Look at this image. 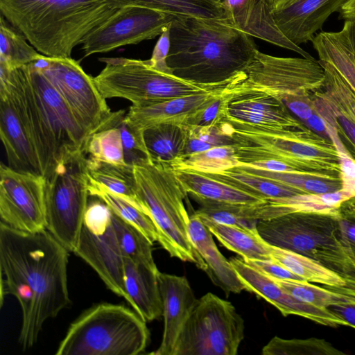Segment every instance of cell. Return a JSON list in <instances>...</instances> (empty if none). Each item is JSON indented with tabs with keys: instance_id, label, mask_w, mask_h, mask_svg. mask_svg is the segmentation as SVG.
<instances>
[{
	"instance_id": "22",
	"label": "cell",
	"mask_w": 355,
	"mask_h": 355,
	"mask_svg": "<svg viewBox=\"0 0 355 355\" xmlns=\"http://www.w3.org/2000/svg\"><path fill=\"white\" fill-rule=\"evenodd\" d=\"M225 89L176 97L146 106L132 105L124 120L131 128L141 133L147 128L158 124L186 125L197 111L222 94Z\"/></svg>"
},
{
	"instance_id": "50",
	"label": "cell",
	"mask_w": 355,
	"mask_h": 355,
	"mask_svg": "<svg viewBox=\"0 0 355 355\" xmlns=\"http://www.w3.org/2000/svg\"><path fill=\"white\" fill-rule=\"evenodd\" d=\"M170 24L159 35L153 49L152 56L148 61L155 68L164 72L172 73L166 61L170 49Z\"/></svg>"
},
{
	"instance_id": "46",
	"label": "cell",
	"mask_w": 355,
	"mask_h": 355,
	"mask_svg": "<svg viewBox=\"0 0 355 355\" xmlns=\"http://www.w3.org/2000/svg\"><path fill=\"white\" fill-rule=\"evenodd\" d=\"M228 101L229 96L224 90L222 94L197 111L189 119L186 126L207 127L222 122L227 113Z\"/></svg>"
},
{
	"instance_id": "40",
	"label": "cell",
	"mask_w": 355,
	"mask_h": 355,
	"mask_svg": "<svg viewBox=\"0 0 355 355\" xmlns=\"http://www.w3.org/2000/svg\"><path fill=\"white\" fill-rule=\"evenodd\" d=\"M119 110L111 125L91 135L85 153L89 157L116 164H125L121 131L116 124Z\"/></svg>"
},
{
	"instance_id": "26",
	"label": "cell",
	"mask_w": 355,
	"mask_h": 355,
	"mask_svg": "<svg viewBox=\"0 0 355 355\" xmlns=\"http://www.w3.org/2000/svg\"><path fill=\"white\" fill-rule=\"evenodd\" d=\"M124 284L128 303L146 322L162 316L157 275L146 266L124 257Z\"/></svg>"
},
{
	"instance_id": "4",
	"label": "cell",
	"mask_w": 355,
	"mask_h": 355,
	"mask_svg": "<svg viewBox=\"0 0 355 355\" xmlns=\"http://www.w3.org/2000/svg\"><path fill=\"white\" fill-rule=\"evenodd\" d=\"M116 10L108 0H0L5 19L51 58H71L87 33Z\"/></svg>"
},
{
	"instance_id": "19",
	"label": "cell",
	"mask_w": 355,
	"mask_h": 355,
	"mask_svg": "<svg viewBox=\"0 0 355 355\" xmlns=\"http://www.w3.org/2000/svg\"><path fill=\"white\" fill-rule=\"evenodd\" d=\"M157 279L162 303L164 330L160 345L150 354L173 355L180 334L197 299L186 277L159 271Z\"/></svg>"
},
{
	"instance_id": "31",
	"label": "cell",
	"mask_w": 355,
	"mask_h": 355,
	"mask_svg": "<svg viewBox=\"0 0 355 355\" xmlns=\"http://www.w3.org/2000/svg\"><path fill=\"white\" fill-rule=\"evenodd\" d=\"M205 174L262 199L286 198L304 193L272 179L248 173L238 166L215 173Z\"/></svg>"
},
{
	"instance_id": "34",
	"label": "cell",
	"mask_w": 355,
	"mask_h": 355,
	"mask_svg": "<svg viewBox=\"0 0 355 355\" xmlns=\"http://www.w3.org/2000/svg\"><path fill=\"white\" fill-rule=\"evenodd\" d=\"M269 248L271 259L304 281L330 286L347 285L339 275L308 257L270 245Z\"/></svg>"
},
{
	"instance_id": "47",
	"label": "cell",
	"mask_w": 355,
	"mask_h": 355,
	"mask_svg": "<svg viewBox=\"0 0 355 355\" xmlns=\"http://www.w3.org/2000/svg\"><path fill=\"white\" fill-rule=\"evenodd\" d=\"M327 127L329 137L336 144L340 156L343 189L355 197V159L348 153L336 130L329 125Z\"/></svg>"
},
{
	"instance_id": "15",
	"label": "cell",
	"mask_w": 355,
	"mask_h": 355,
	"mask_svg": "<svg viewBox=\"0 0 355 355\" xmlns=\"http://www.w3.org/2000/svg\"><path fill=\"white\" fill-rule=\"evenodd\" d=\"M175 17L139 6L120 7L84 37L81 44L84 57L153 39L160 35Z\"/></svg>"
},
{
	"instance_id": "36",
	"label": "cell",
	"mask_w": 355,
	"mask_h": 355,
	"mask_svg": "<svg viewBox=\"0 0 355 355\" xmlns=\"http://www.w3.org/2000/svg\"><path fill=\"white\" fill-rule=\"evenodd\" d=\"M239 164L234 146H220L205 151L184 155L170 166L174 170L215 173Z\"/></svg>"
},
{
	"instance_id": "30",
	"label": "cell",
	"mask_w": 355,
	"mask_h": 355,
	"mask_svg": "<svg viewBox=\"0 0 355 355\" xmlns=\"http://www.w3.org/2000/svg\"><path fill=\"white\" fill-rule=\"evenodd\" d=\"M149 158L171 165L184 155L189 129L177 123H162L147 128L143 132Z\"/></svg>"
},
{
	"instance_id": "8",
	"label": "cell",
	"mask_w": 355,
	"mask_h": 355,
	"mask_svg": "<svg viewBox=\"0 0 355 355\" xmlns=\"http://www.w3.org/2000/svg\"><path fill=\"white\" fill-rule=\"evenodd\" d=\"M99 60L105 65L94 80L103 97L124 98L138 107L223 89L230 83L205 85L190 82L155 68L148 60L102 58Z\"/></svg>"
},
{
	"instance_id": "9",
	"label": "cell",
	"mask_w": 355,
	"mask_h": 355,
	"mask_svg": "<svg viewBox=\"0 0 355 355\" xmlns=\"http://www.w3.org/2000/svg\"><path fill=\"white\" fill-rule=\"evenodd\" d=\"M227 123L239 164L277 160L297 166L308 174L341 178L340 156L331 139H297L234 127Z\"/></svg>"
},
{
	"instance_id": "6",
	"label": "cell",
	"mask_w": 355,
	"mask_h": 355,
	"mask_svg": "<svg viewBox=\"0 0 355 355\" xmlns=\"http://www.w3.org/2000/svg\"><path fill=\"white\" fill-rule=\"evenodd\" d=\"M257 230L269 245L308 257L355 286V266L340 242L339 212L289 213L259 220Z\"/></svg>"
},
{
	"instance_id": "17",
	"label": "cell",
	"mask_w": 355,
	"mask_h": 355,
	"mask_svg": "<svg viewBox=\"0 0 355 355\" xmlns=\"http://www.w3.org/2000/svg\"><path fill=\"white\" fill-rule=\"evenodd\" d=\"M45 184L42 175L17 171L1 163V221L27 232L46 230Z\"/></svg>"
},
{
	"instance_id": "16",
	"label": "cell",
	"mask_w": 355,
	"mask_h": 355,
	"mask_svg": "<svg viewBox=\"0 0 355 355\" xmlns=\"http://www.w3.org/2000/svg\"><path fill=\"white\" fill-rule=\"evenodd\" d=\"M225 93L229 101L224 120L234 127L297 139L317 140L323 137L296 119L274 96L259 92Z\"/></svg>"
},
{
	"instance_id": "52",
	"label": "cell",
	"mask_w": 355,
	"mask_h": 355,
	"mask_svg": "<svg viewBox=\"0 0 355 355\" xmlns=\"http://www.w3.org/2000/svg\"><path fill=\"white\" fill-rule=\"evenodd\" d=\"M240 164L270 171L306 173L303 170L297 166L277 160H261L246 164Z\"/></svg>"
},
{
	"instance_id": "55",
	"label": "cell",
	"mask_w": 355,
	"mask_h": 355,
	"mask_svg": "<svg viewBox=\"0 0 355 355\" xmlns=\"http://www.w3.org/2000/svg\"><path fill=\"white\" fill-rule=\"evenodd\" d=\"M341 31L348 40L350 50L355 61V21L345 20Z\"/></svg>"
},
{
	"instance_id": "12",
	"label": "cell",
	"mask_w": 355,
	"mask_h": 355,
	"mask_svg": "<svg viewBox=\"0 0 355 355\" xmlns=\"http://www.w3.org/2000/svg\"><path fill=\"white\" fill-rule=\"evenodd\" d=\"M87 155L83 152L45 184L46 230L74 252L89 202Z\"/></svg>"
},
{
	"instance_id": "51",
	"label": "cell",
	"mask_w": 355,
	"mask_h": 355,
	"mask_svg": "<svg viewBox=\"0 0 355 355\" xmlns=\"http://www.w3.org/2000/svg\"><path fill=\"white\" fill-rule=\"evenodd\" d=\"M340 242L355 266V221L340 216Z\"/></svg>"
},
{
	"instance_id": "45",
	"label": "cell",
	"mask_w": 355,
	"mask_h": 355,
	"mask_svg": "<svg viewBox=\"0 0 355 355\" xmlns=\"http://www.w3.org/2000/svg\"><path fill=\"white\" fill-rule=\"evenodd\" d=\"M325 286L329 293L327 309L355 328V286Z\"/></svg>"
},
{
	"instance_id": "39",
	"label": "cell",
	"mask_w": 355,
	"mask_h": 355,
	"mask_svg": "<svg viewBox=\"0 0 355 355\" xmlns=\"http://www.w3.org/2000/svg\"><path fill=\"white\" fill-rule=\"evenodd\" d=\"M316 112L334 128L344 147L355 159V122L334 104L322 90L311 94Z\"/></svg>"
},
{
	"instance_id": "35",
	"label": "cell",
	"mask_w": 355,
	"mask_h": 355,
	"mask_svg": "<svg viewBox=\"0 0 355 355\" xmlns=\"http://www.w3.org/2000/svg\"><path fill=\"white\" fill-rule=\"evenodd\" d=\"M88 190L89 196L105 202L115 214L139 230L153 244L159 241L157 227L144 211L89 178Z\"/></svg>"
},
{
	"instance_id": "56",
	"label": "cell",
	"mask_w": 355,
	"mask_h": 355,
	"mask_svg": "<svg viewBox=\"0 0 355 355\" xmlns=\"http://www.w3.org/2000/svg\"><path fill=\"white\" fill-rule=\"evenodd\" d=\"M341 217L355 221V197L343 202L338 208Z\"/></svg>"
},
{
	"instance_id": "13",
	"label": "cell",
	"mask_w": 355,
	"mask_h": 355,
	"mask_svg": "<svg viewBox=\"0 0 355 355\" xmlns=\"http://www.w3.org/2000/svg\"><path fill=\"white\" fill-rule=\"evenodd\" d=\"M33 63L42 71L89 135L110 126L115 112L98 91L94 77L71 58L44 55Z\"/></svg>"
},
{
	"instance_id": "28",
	"label": "cell",
	"mask_w": 355,
	"mask_h": 355,
	"mask_svg": "<svg viewBox=\"0 0 355 355\" xmlns=\"http://www.w3.org/2000/svg\"><path fill=\"white\" fill-rule=\"evenodd\" d=\"M198 216L223 246L241 256L243 260L271 259L269 244L260 236L257 228L220 224Z\"/></svg>"
},
{
	"instance_id": "58",
	"label": "cell",
	"mask_w": 355,
	"mask_h": 355,
	"mask_svg": "<svg viewBox=\"0 0 355 355\" xmlns=\"http://www.w3.org/2000/svg\"><path fill=\"white\" fill-rule=\"evenodd\" d=\"M270 8L279 7L287 4L295 0H268Z\"/></svg>"
},
{
	"instance_id": "53",
	"label": "cell",
	"mask_w": 355,
	"mask_h": 355,
	"mask_svg": "<svg viewBox=\"0 0 355 355\" xmlns=\"http://www.w3.org/2000/svg\"><path fill=\"white\" fill-rule=\"evenodd\" d=\"M304 122L309 125L312 130H315L316 132L322 134V137L326 139L328 137L331 139L328 133L327 125L317 112L313 113Z\"/></svg>"
},
{
	"instance_id": "21",
	"label": "cell",
	"mask_w": 355,
	"mask_h": 355,
	"mask_svg": "<svg viewBox=\"0 0 355 355\" xmlns=\"http://www.w3.org/2000/svg\"><path fill=\"white\" fill-rule=\"evenodd\" d=\"M348 0H295L271 8L277 26L284 35L300 46L312 41L328 17Z\"/></svg>"
},
{
	"instance_id": "32",
	"label": "cell",
	"mask_w": 355,
	"mask_h": 355,
	"mask_svg": "<svg viewBox=\"0 0 355 355\" xmlns=\"http://www.w3.org/2000/svg\"><path fill=\"white\" fill-rule=\"evenodd\" d=\"M311 42L319 60L331 64L355 91V61L343 32L321 31Z\"/></svg>"
},
{
	"instance_id": "54",
	"label": "cell",
	"mask_w": 355,
	"mask_h": 355,
	"mask_svg": "<svg viewBox=\"0 0 355 355\" xmlns=\"http://www.w3.org/2000/svg\"><path fill=\"white\" fill-rule=\"evenodd\" d=\"M214 148L211 144L193 136L189 135L184 155H191L205 151Z\"/></svg>"
},
{
	"instance_id": "59",
	"label": "cell",
	"mask_w": 355,
	"mask_h": 355,
	"mask_svg": "<svg viewBox=\"0 0 355 355\" xmlns=\"http://www.w3.org/2000/svg\"><path fill=\"white\" fill-rule=\"evenodd\" d=\"M214 1H216V2H218V3H222L224 0H213Z\"/></svg>"
},
{
	"instance_id": "57",
	"label": "cell",
	"mask_w": 355,
	"mask_h": 355,
	"mask_svg": "<svg viewBox=\"0 0 355 355\" xmlns=\"http://www.w3.org/2000/svg\"><path fill=\"white\" fill-rule=\"evenodd\" d=\"M338 12L340 19L355 21V0H348Z\"/></svg>"
},
{
	"instance_id": "14",
	"label": "cell",
	"mask_w": 355,
	"mask_h": 355,
	"mask_svg": "<svg viewBox=\"0 0 355 355\" xmlns=\"http://www.w3.org/2000/svg\"><path fill=\"white\" fill-rule=\"evenodd\" d=\"M75 253L98 275L107 287L127 302L124 260L112 223V211L102 200L88 202Z\"/></svg>"
},
{
	"instance_id": "5",
	"label": "cell",
	"mask_w": 355,
	"mask_h": 355,
	"mask_svg": "<svg viewBox=\"0 0 355 355\" xmlns=\"http://www.w3.org/2000/svg\"><path fill=\"white\" fill-rule=\"evenodd\" d=\"M134 171L138 196L157 227L158 243L171 257L193 263L205 272L207 265L188 234L189 215L184 204L188 193L174 169L148 159L134 165Z\"/></svg>"
},
{
	"instance_id": "41",
	"label": "cell",
	"mask_w": 355,
	"mask_h": 355,
	"mask_svg": "<svg viewBox=\"0 0 355 355\" xmlns=\"http://www.w3.org/2000/svg\"><path fill=\"white\" fill-rule=\"evenodd\" d=\"M263 355H343L345 353L320 338L284 339L273 337L261 350Z\"/></svg>"
},
{
	"instance_id": "29",
	"label": "cell",
	"mask_w": 355,
	"mask_h": 355,
	"mask_svg": "<svg viewBox=\"0 0 355 355\" xmlns=\"http://www.w3.org/2000/svg\"><path fill=\"white\" fill-rule=\"evenodd\" d=\"M87 172L89 178L146 213L138 196L134 166L109 163L87 156Z\"/></svg>"
},
{
	"instance_id": "3",
	"label": "cell",
	"mask_w": 355,
	"mask_h": 355,
	"mask_svg": "<svg viewBox=\"0 0 355 355\" xmlns=\"http://www.w3.org/2000/svg\"><path fill=\"white\" fill-rule=\"evenodd\" d=\"M251 37L222 21L176 17L170 24L167 64L173 75L190 82L229 83L258 51Z\"/></svg>"
},
{
	"instance_id": "48",
	"label": "cell",
	"mask_w": 355,
	"mask_h": 355,
	"mask_svg": "<svg viewBox=\"0 0 355 355\" xmlns=\"http://www.w3.org/2000/svg\"><path fill=\"white\" fill-rule=\"evenodd\" d=\"M288 110L303 123L316 112L311 95L286 94L279 98Z\"/></svg>"
},
{
	"instance_id": "42",
	"label": "cell",
	"mask_w": 355,
	"mask_h": 355,
	"mask_svg": "<svg viewBox=\"0 0 355 355\" xmlns=\"http://www.w3.org/2000/svg\"><path fill=\"white\" fill-rule=\"evenodd\" d=\"M319 62L324 71L322 90L327 96L355 122V91L327 62Z\"/></svg>"
},
{
	"instance_id": "2",
	"label": "cell",
	"mask_w": 355,
	"mask_h": 355,
	"mask_svg": "<svg viewBox=\"0 0 355 355\" xmlns=\"http://www.w3.org/2000/svg\"><path fill=\"white\" fill-rule=\"evenodd\" d=\"M0 92L14 100L46 180L85 152L89 135L33 62L13 69L0 64Z\"/></svg>"
},
{
	"instance_id": "7",
	"label": "cell",
	"mask_w": 355,
	"mask_h": 355,
	"mask_svg": "<svg viewBox=\"0 0 355 355\" xmlns=\"http://www.w3.org/2000/svg\"><path fill=\"white\" fill-rule=\"evenodd\" d=\"M146 322L136 311L123 305H94L71 324L55 354H142L150 340Z\"/></svg>"
},
{
	"instance_id": "1",
	"label": "cell",
	"mask_w": 355,
	"mask_h": 355,
	"mask_svg": "<svg viewBox=\"0 0 355 355\" xmlns=\"http://www.w3.org/2000/svg\"><path fill=\"white\" fill-rule=\"evenodd\" d=\"M69 252L47 230L27 232L0 223L1 300L10 294L19 302L18 341L24 349L33 347L45 322L71 302Z\"/></svg>"
},
{
	"instance_id": "23",
	"label": "cell",
	"mask_w": 355,
	"mask_h": 355,
	"mask_svg": "<svg viewBox=\"0 0 355 355\" xmlns=\"http://www.w3.org/2000/svg\"><path fill=\"white\" fill-rule=\"evenodd\" d=\"M0 137L10 168L42 175L38 157L24 122L8 92H0Z\"/></svg>"
},
{
	"instance_id": "18",
	"label": "cell",
	"mask_w": 355,
	"mask_h": 355,
	"mask_svg": "<svg viewBox=\"0 0 355 355\" xmlns=\"http://www.w3.org/2000/svg\"><path fill=\"white\" fill-rule=\"evenodd\" d=\"M230 261L245 285V290L263 298L284 316L296 315L329 327L348 326L345 321L327 309L314 306L295 299L272 277L253 268L243 259L234 257Z\"/></svg>"
},
{
	"instance_id": "27",
	"label": "cell",
	"mask_w": 355,
	"mask_h": 355,
	"mask_svg": "<svg viewBox=\"0 0 355 355\" xmlns=\"http://www.w3.org/2000/svg\"><path fill=\"white\" fill-rule=\"evenodd\" d=\"M174 171L186 192L193 198L248 205L265 200L201 172L192 170Z\"/></svg>"
},
{
	"instance_id": "49",
	"label": "cell",
	"mask_w": 355,
	"mask_h": 355,
	"mask_svg": "<svg viewBox=\"0 0 355 355\" xmlns=\"http://www.w3.org/2000/svg\"><path fill=\"white\" fill-rule=\"evenodd\" d=\"M244 261L253 268L272 278L303 280L272 259Z\"/></svg>"
},
{
	"instance_id": "43",
	"label": "cell",
	"mask_w": 355,
	"mask_h": 355,
	"mask_svg": "<svg viewBox=\"0 0 355 355\" xmlns=\"http://www.w3.org/2000/svg\"><path fill=\"white\" fill-rule=\"evenodd\" d=\"M193 198L200 205L199 209L194 211L199 216L208 218L220 224L257 228V220L243 217L242 208L245 205L222 202L196 197Z\"/></svg>"
},
{
	"instance_id": "25",
	"label": "cell",
	"mask_w": 355,
	"mask_h": 355,
	"mask_svg": "<svg viewBox=\"0 0 355 355\" xmlns=\"http://www.w3.org/2000/svg\"><path fill=\"white\" fill-rule=\"evenodd\" d=\"M188 234L191 242L207 265L205 272L226 293H240L245 286L236 270L219 251L212 233L193 212L189 215Z\"/></svg>"
},
{
	"instance_id": "33",
	"label": "cell",
	"mask_w": 355,
	"mask_h": 355,
	"mask_svg": "<svg viewBox=\"0 0 355 355\" xmlns=\"http://www.w3.org/2000/svg\"><path fill=\"white\" fill-rule=\"evenodd\" d=\"M117 8L139 6L176 17H197L225 22L226 16L220 3L213 0H108Z\"/></svg>"
},
{
	"instance_id": "24",
	"label": "cell",
	"mask_w": 355,
	"mask_h": 355,
	"mask_svg": "<svg viewBox=\"0 0 355 355\" xmlns=\"http://www.w3.org/2000/svg\"><path fill=\"white\" fill-rule=\"evenodd\" d=\"M350 198L343 189L323 194L304 193L244 205L243 212L245 218L257 220L297 211L337 213L340 205Z\"/></svg>"
},
{
	"instance_id": "11",
	"label": "cell",
	"mask_w": 355,
	"mask_h": 355,
	"mask_svg": "<svg viewBox=\"0 0 355 355\" xmlns=\"http://www.w3.org/2000/svg\"><path fill=\"white\" fill-rule=\"evenodd\" d=\"M319 60L273 56L259 50L248 67L235 76L225 88L229 94L263 92L277 98L286 94L311 95L324 84Z\"/></svg>"
},
{
	"instance_id": "20",
	"label": "cell",
	"mask_w": 355,
	"mask_h": 355,
	"mask_svg": "<svg viewBox=\"0 0 355 355\" xmlns=\"http://www.w3.org/2000/svg\"><path fill=\"white\" fill-rule=\"evenodd\" d=\"M224 23L246 34L313 59L308 52L287 39L279 29L268 0H224Z\"/></svg>"
},
{
	"instance_id": "44",
	"label": "cell",
	"mask_w": 355,
	"mask_h": 355,
	"mask_svg": "<svg viewBox=\"0 0 355 355\" xmlns=\"http://www.w3.org/2000/svg\"><path fill=\"white\" fill-rule=\"evenodd\" d=\"M125 111L119 110L116 124L121 131L126 164L135 165L149 158L144 135L131 128L125 121Z\"/></svg>"
},
{
	"instance_id": "38",
	"label": "cell",
	"mask_w": 355,
	"mask_h": 355,
	"mask_svg": "<svg viewBox=\"0 0 355 355\" xmlns=\"http://www.w3.org/2000/svg\"><path fill=\"white\" fill-rule=\"evenodd\" d=\"M43 56L27 42L22 34L10 28L5 18L1 16L0 64L13 69L31 64Z\"/></svg>"
},
{
	"instance_id": "10",
	"label": "cell",
	"mask_w": 355,
	"mask_h": 355,
	"mask_svg": "<svg viewBox=\"0 0 355 355\" xmlns=\"http://www.w3.org/2000/svg\"><path fill=\"white\" fill-rule=\"evenodd\" d=\"M244 321L229 301L207 293L197 300L173 355H236Z\"/></svg>"
},
{
	"instance_id": "37",
	"label": "cell",
	"mask_w": 355,
	"mask_h": 355,
	"mask_svg": "<svg viewBox=\"0 0 355 355\" xmlns=\"http://www.w3.org/2000/svg\"><path fill=\"white\" fill-rule=\"evenodd\" d=\"M112 219L123 257L159 272L153 257V243L149 239L112 211Z\"/></svg>"
}]
</instances>
